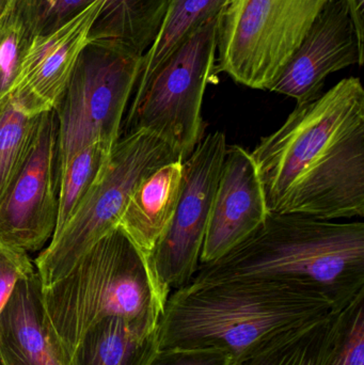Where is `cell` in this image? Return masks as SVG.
<instances>
[{
    "instance_id": "26",
    "label": "cell",
    "mask_w": 364,
    "mask_h": 365,
    "mask_svg": "<svg viewBox=\"0 0 364 365\" xmlns=\"http://www.w3.org/2000/svg\"><path fill=\"white\" fill-rule=\"evenodd\" d=\"M147 365H234L232 358L212 349H158Z\"/></svg>"
},
{
    "instance_id": "1",
    "label": "cell",
    "mask_w": 364,
    "mask_h": 365,
    "mask_svg": "<svg viewBox=\"0 0 364 365\" xmlns=\"http://www.w3.org/2000/svg\"><path fill=\"white\" fill-rule=\"evenodd\" d=\"M269 212L364 215V89L348 77L288 119L251 152Z\"/></svg>"
},
{
    "instance_id": "24",
    "label": "cell",
    "mask_w": 364,
    "mask_h": 365,
    "mask_svg": "<svg viewBox=\"0 0 364 365\" xmlns=\"http://www.w3.org/2000/svg\"><path fill=\"white\" fill-rule=\"evenodd\" d=\"M29 41L16 11L0 21V98L10 93Z\"/></svg>"
},
{
    "instance_id": "29",
    "label": "cell",
    "mask_w": 364,
    "mask_h": 365,
    "mask_svg": "<svg viewBox=\"0 0 364 365\" xmlns=\"http://www.w3.org/2000/svg\"><path fill=\"white\" fill-rule=\"evenodd\" d=\"M0 365H1V362H0Z\"/></svg>"
},
{
    "instance_id": "20",
    "label": "cell",
    "mask_w": 364,
    "mask_h": 365,
    "mask_svg": "<svg viewBox=\"0 0 364 365\" xmlns=\"http://www.w3.org/2000/svg\"><path fill=\"white\" fill-rule=\"evenodd\" d=\"M38 122L40 115L19 111L10 94L0 98V204L29 158Z\"/></svg>"
},
{
    "instance_id": "3",
    "label": "cell",
    "mask_w": 364,
    "mask_h": 365,
    "mask_svg": "<svg viewBox=\"0 0 364 365\" xmlns=\"http://www.w3.org/2000/svg\"><path fill=\"white\" fill-rule=\"evenodd\" d=\"M264 279L313 292L340 311L364 289V223L269 212L247 240L190 282Z\"/></svg>"
},
{
    "instance_id": "13",
    "label": "cell",
    "mask_w": 364,
    "mask_h": 365,
    "mask_svg": "<svg viewBox=\"0 0 364 365\" xmlns=\"http://www.w3.org/2000/svg\"><path fill=\"white\" fill-rule=\"evenodd\" d=\"M269 214L264 189L251 154L239 145H228L214 195L200 264L222 259L256 231Z\"/></svg>"
},
{
    "instance_id": "6",
    "label": "cell",
    "mask_w": 364,
    "mask_h": 365,
    "mask_svg": "<svg viewBox=\"0 0 364 365\" xmlns=\"http://www.w3.org/2000/svg\"><path fill=\"white\" fill-rule=\"evenodd\" d=\"M175 160H184L153 133L140 130L122 135L93 188L34 261L41 285L63 276L90 247L118 227L122 212L140 182Z\"/></svg>"
},
{
    "instance_id": "4",
    "label": "cell",
    "mask_w": 364,
    "mask_h": 365,
    "mask_svg": "<svg viewBox=\"0 0 364 365\" xmlns=\"http://www.w3.org/2000/svg\"><path fill=\"white\" fill-rule=\"evenodd\" d=\"M45 317L68 355L85 332L119 317L140 336L157 330L164 308L145 255L115 227L57 280L41 285Z\"/></svg>"
},
{
    "instance_id": "11",
    "label": "cell",
    "mask_w": 364,
    "mask_h": 365,
    "mask_svg": "<svg viewBox=\"0 0 364 365\" xmlns=\"http://www.w3.org/2000/svg\"><path fill=\"white\" fill-rule=\"evenodd\" d=\"M106 1L95 0L61 27L30 38L9 93L24 115L55 110Z\"/></svg>"
},
{
    "instance_id": "23",
    "label": "cell",
    "mask_w": 364,
    "mask_h": 365,
    "mask_svg": "<svg viewBox=\"0 0 364 365\" xmlns=\"http://www.w3.org/2000/svg\"><path fill=\"white\" fill-rule=\"evenodd\" d=\"M93 1L95 0H19L16 13L31 38L61 27Z\"/></svg>"
},
{
    "instance_id": "2",
    "label": "cell",
    "mask_w": 364,
    "mask_h": 365,
    "mask_svg": "<svg viewBox=\"0 0 364 365\" xmlns=\"http://www.w3.org/2000/svg\"><path fill=\"white\" fill-rule=\"evenodd\" d=\"M337 312L301 287L264 279L189 282L175 289L158 321L160 349H212L234 364L277 336Z\"/></svg>"
},
{
    "instance_id": "5",
    "label": "cell",
    "mask_w": 364,
    "mask_h": 365,
    "mask_svg": "<svg viewBox=\"0 0 364 365\" xmlns=\"http://www.w3.org/2000/svg\"><path fill=\"white\" fill-rule=\"evenodd\" d=\"M220 13L201 24L153 72L139 77L121 136L147 130L184 160L194 152L204 133L205 90L215 76Z\"/></svg>"
},
{
    "instance_id": "22",
    "label": "cell",
    "mask_w": 364,
    "mask_h": 365,
    "mask_svg": "<svg viewBox=\"0 0 364 365\" xmlns=\"http://www.w3.org/2000/svg\"><path fill=\"white\" fill-rule=\"evenodd\" d=\"M322 365H364V289L338 311Z\"/></svg>"
},
{
    "instance_id": "15",
    "label": "cell",
    "mask_w": 364,
    "mask_h": 365,
    "mask_svg": "<svg viewBox=\"0 0 364 365\" xmlns=\"http://www.w3.org/2000/svg\"><path fill=\"white\" fill-rule=\"evenodd\" d=\"M184 160L156 169L130 195L118 227L149 262L166 234L181 193Z\"/></svg>"
},
{
    "instance_id": "27",
    "label": "cell",
    "mask_w": 364,
    "mask_h": 365,
    "mask_svg": "<svg viewBox=\"0 0 364 365\" xmlns=\"http://www.w3.org/2000/svg\"><path fill=\"white\" fill-rule=\"evenodd\" d=\"M356 30L359 45L364 48V0H343Z\"/></svg>"
},
{
    "instance_id": "17",
    "label": "cell",
    "mask_w": 364,
    "mask_h": 365,
    "mask_svg": "<svg viewBox=\"0 0 364 365\" xmlns=\"http://www.w3.org/2000/svg\"><path fill=\"white\" fill-rule=\"evenodd\" d=\"M157 334L140 336L119 317L92 326L71 354L72 365H147L158 351Z\"/></svg>"
},
{
    "instance_id": "10",
    "label": "cell",
    "mask_w": 364,
    "mask_h": 365,
    "mask_svg": "<svg viewBox=\"0 0 364 365\" xmlns=\"http://www.w3.org/2000/svg\"><path fill=\"white\" fill-rule=\"evenodd\" d=\"M58 121L40 115L27 162L0 204V238L29 252L51 242L58 219Z\"/></svg>"
},
{
    "instance_id": "12",
    "label": "cell",
    "mask_w": 364,
    "mask_h": 365,
    "mask_svg": "<svg viewBox=\"0 0 364 365\" xmlns=\"http://www.w3.org/2000/svg\"><path fill=\"white\" fill-rule=\"evenodd\" d=\"M364 48L343 0H328L269 91L309 102L321 96L329 75L363 66Z\"/></svg>"
},
{
    "instance_id": "7",
    "label": "cell",
    "mask_w": 364,
    "mask_h": 365,
    "mask_svg": "<svg viewBox=\"0 0 364 365\" xmlns=\"http://www.w3.org/2000/svg\"><path fill=\"white\" fill-rule=\"evenodd\" d=\"M328 0H228L218 26L214 73L269 90Z\"/></svg>"
},
{
    "instance_id": "9",
    "label": "cell",
    "mask_w": 364,
    "mask_h": 365,
    "mask_svg": "<svg viewBox=\"0 0 364 365\" xmlns=\"http://www.w3.org/2000/svg\"><path fill=\"white\" fill-rule=\"evenodd\" d=\"M227 147L226 135L214 132L203 137L184 160L183 181L175 215L149 259L162 308L171 291L187 285L198 269Z\"/></svg>"
},
{
    "instance_id": "18",
    "label": "cell",
    "mask_w": 364,
    "mask_h": 365,
    "mask_svg": "<svg viewBox=\"0 0 364 365\" xmlns=\"http://www.w3.org/2000/svg\"><path fill=\"white\" fill-rule=\"evenodd\" d=\"M337 313L277 336L234 365H322Z\"/></svg>"
},
{
    "instance_id": "21",
    "label": "cell",
    "mask_w": 364,
    "mask_h": 365,
    "mask_svg": "<svg viewBox=\"0 0 364 365\" xmlns=\"http://www.w3.org/2000/svg\"><path fill=\"white\" fill-rule=\"evenodd\" d=\"M111 150L100 143H94L73 156L59 171L57 227L53 238L66 227L93 188L108 160Z\"/></svg>"
},
{
    "instance_id": "14",
    "label": "cell",
    "mask_w": 364,
    "mask_h": 365,
    "mask_svg": "<svg viewBox=\"0 0 364 365\" xmlns=\"http://www.w3.org/2000/svg\"><path fill=\"white\" fill-rule=\"evenodd\" d=\"M1 365H72L45 317L38 274L19 281L0 313Z\"/></svg>"
},
{
    "instance_id": "25",
    "label": "cell",
    "mask_w": 364,
    "mask_h": 365,
    "mask_svg": "<svg viewBox=\"0 0 364 365\" xmlns=\"http://www.w3.org/2000/svg\"><path fill=\"white\" fill-rule=\"evenodd\" d=\"M36 272L27 251L0 238V313L19 281Z\"/></svg>"
},
{
    "instance_id": "28",
    "label": "cell",
    "mask_w": 364,
    "mask_h": 365,
    "mask_svg": "<svg viewBox=\"0 0 364 365\" xmlns=\"http://www.w3.org/2000/svg\"><path fill=\"white\" fill-rule=\"evenodd\" d=\"M19 0H0V21L16 11Z\"/></svg>"
},
{
    "instance_id": "8",
    "label": "cell",
    "mask_w": 364,
    "mask_h": 365,
    "mask_svg": "<svg viewBox=\"0 0 364 365\" xmlns=\"http://www.w3.org/2000/svg\"><path fill=\"white\" fill-rule=\"evenodd\" d=\"M141 62L142 55L119 45L89 42L83 49L55 108L58 173L85 148L118 143Z\"/></svg>"
},
{
    "instance_id": "19",
    "label": "cell",
    "mask_w": 364,
    "mask_h": 365,
    "mask_svg": "<svg viewBox=\"0 0 364 365\" xmlns=\"http://www.w3.org/2000/svg\"><path fill=\"white\" fill-rule=\"evenodd\" d=\"M227 2L228 0H170L157 36L142 56L139 77L153 72L201 24L219 14Z\"/></svg>"
},
{
    "instance_id": "16",
    "label": "cell",
    "mask_w": 364,
    "mask_h": 365,
    "mask_svg": "<svg viewBox=\"0 0 364 365\" xmlns=\"http://www.w3.org/2000/svg\"><path fill=\"white\" fill-rule=\"evenodd\" d=\"M170 0H107L89 42L108 43L145 55L157 36Z\"/></svg>"
}]
</instances>
